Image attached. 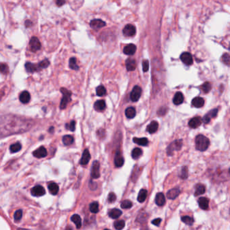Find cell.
<instances>
[{
  "instance_id": "cell-1",
  "label": "cell",
  "mask_w": 230,
  "mask_h": 230,
  "mask_svg": "<svg viewBox=\"0 0 230 230\" xmlns=\"http://www.w3.org/2000/svg\"><path fill=\"white\" fill-rule=\"evenodd\" d=\"M209 143H210V141L209 139L202 134L198 135L195 139L196 149L200 151H206L209 146Z\"/></svg>"
},
{
  "instance_id": "cell-2",
  "label": "cell",
  "mask_w": 230,
  "mask_h": 230,
  "mask_svg": "<svg viewBox=\"0 0 230 230\" xmlns=\"http://www.w3.org/2000/svg\"><path fill=\"white\" fill-rule=\"evenodd\" d=\"M60 91L61 92V93L63 94V97L61 99L60 103V108L61 109H64L67 106L68 103L70 102L72 93L65 88H61L60 89Z\"/></svg>"
},
{
  "instance_id": "cell-3",
  "label": "cell",
  "mask_w": 230,
  "mask_h": 230,
  "mask_svg": "<svg viewBox=\"0 0 230 230\" xmlns=\"http://www.w3.org/2000/svg\"><path fill=\"white\" fill-rule=\"evenodd\" d=\"M181 146H182V141H181V140H176V141H174L169 144L168 148H167V154L169 155H171V154L173 153L174 151L180 150Z\"/></svg>"
},
{
  "instance_id": "cell-4",
  "label": "cell",
  "mask_w": 230,
  "mask_h": 230,
  "mask_svg": "<svg viewBox=\"0 0 230 230\" xmlns=\"http://www.w3.org/2000/svg\"><path fill=\"white\" fill-rule=\"evenodd\" d=\"M142 89L139 86H135L130 93V99L134 102L139 101L141 96Z\"/></svg>"
},
{
  "instance_id": "cell-5",
  "label": "cell",
  "mask_w": 230,
  "mask_h": 230,
  "mask_svg": "<svg viewBox=\"0 0 230 230\" xmlns=\"http://www.w3.org/2000/svg\"><path fill=\"white\" fill-rule=\"evenodd\" d=\"M100 164L99 162L95 161L93 163V166L91 169V177L94 179L99 178L100 177Z\"/></svg>"
},
{
  "instance_id": "cell-6",
  "label": "cell",
  "mask_w": 230,
  "mask_h": 230,
  "mask_svg": "<svg viewBox=\"0 0 230 230\" xmlns=\"http://www.w3.org/2000/svg\"><path fill=\"white\" fill-rule=\"evenodd\" d=\"M30 47L32 51L36 52L39 50L41 47V44L38 38L34 36L30 41Z\"/></svg>"
},
{
  "instance_id": "cell-7",
  "label": "cell",
  "mask_w": 230,
  "mask_h": 230,
  "mask_svg": "<svg viewBox=\"0 0 230 230\" xmlns=\"http://www.w3.org/2000/svg\"><path fill=\"white\" fill-rule=\"evenodd\" d=\"M180 59L184 64L187 66H190L193 64V58L192 55L188 52H184L180 56Z\"/></svg>"
},
{
  "instance_id": "cell-8",
  "label": "cell",
  "mask_w": 230,
  "mask_h": 230,
  "mask_svg": "<svg viewBox=\"0 0 230 230\" xmlns=\"http://www.w3.org/2000/svg\"><path fill=\"white\" fill-rule=\"evenodd\" d=\"M31 194L34 196H41L45 194V190L42 186H36L31 189Z\"/></svg>"
},
{
  "instance_id": "cell-9",
  "label": "cell",
  "mask_w": 230,
  "mask_h": 230,
  "mask_svg": "<svg viewBox=\"0 0 230 230\" xmlns=\"http://www.w3.org/2000/svg\"><path fill=\"white\" fill-rule=\"evenodd\" d=\"M105 25H106V23L100 19H94L91 20V22H90V26L91 28L95 30H99L103 28Z\"/></svg>"
},
{
  "instance_id": "cell-10",
  "label": "cell",
  "mask_w": 230,
  "mask_h": 230,
  "mask_svg": "<svg viewBox=\"0 0 230 230\" xmlns=\"http://www.w3.org/2000/svg\"><path fill=\"white\" fill-rule=\"evenodd\" d=\"M123 33L126 36H132L136 33L135 27L132 24H128L124 27Z\"/></svg>"
},
{
  "instance_id": "cell-11",
  "label": "cell",
  "mask_w": 230,
  "mask_h": 230,
  "mask_svg": "<svg viewBox=\"0 0 230 230\" xmlns=\"http://www.w3.org/2000/svg\"><path fill=\"white\" fill-rule=\"evenodd\" d=\"M33 155L34 157H35L36 158H43L47 156V151L46 150L45 147L41 146L33 152Z\"/></svg>"
},
{
  "instance_id": "cell-12",
  "label": "cell",
  "mask_w": 230,
  "mask_h": 230,
  "mask_svg": "<svg viewBox=\"0 0 230 230\" xmlns=\"http://www.w3.org/2000/svg\"><path fill=\"white\" fill-rule=\"evenodd\" d=\"M90 159H91L90 153H89L88 149H85L83 152V153H82V156L81 159H80V163L82 165H86V164H88Z\"/></svg>"
},
{
  "instance_id": "cell-13",
  "label": "cell",
  "mask_w": 230,
  "mask_h": 230,
  "mask_svg": "<svg viewBox=\"0 0 230 230\" xmlns=\"http://www.w3.org/2000/svg\"><path fill=\"white\" fill-rule=\"evenodd\" d=\"M217 113H218V109H215L211 110V111H209L208 114H206L205 116H204L203 119H202V121H203L204 123H205V124L209 123V121H211V118H215V117L217 116Z\"/></svg>"
},
{
  "instance_id": "cell-14",
  "label": "cell",
  "mask_w": 230,
  "mask_h": 230,
  "mask_svg": "<svg viewBox=\"0 0 230 230\" xmlns=\"http://www.w3.org/2000/svg\"><path fill=\"white\" fill-rule=\"evenodd\" d=\"M202 124V119L200 117H195V118L191 119L188 125L192 128H196L199 127Z\"/></svg>"
},
{
  "instance_id": "cell-15",
  "label": "cell",
  "mask_w": 230,
  "mask_h": 230,
  "mask_svg": "<svg viewBox=\"0 0 230 230\" xmlns=\"http://www.w3.org/2000/svg\"><path fill=\"white\" fill-rule=\"evenodd\" d=\"M136 51V46L134 44H129L124 47V53L126 55L132 56L135 54Z\"/></svg>"
},
{
  "instance_id": "cell-16",
  "label": "cell",
  "mask_w": 230,
  "mask_h": 230,
  "mask_svg": "<svg viewBox=\"0 0 230 230\" xmlns=\"http://www.w3.org/2000/svg\"><path fill=\"white\" fill-rule=\"evenodd\" d=\"M115 165L117 167H120L122 166L124 163V157L121 156L120 152L118 151L116 153V155L115 156V160H114Z\"/></svg>"
},
{
  "instance_id": "cell-17",
  "label": "cell",
  "mask_w": 230,
  "mask_h": 230,
  "mask_svg": "<svg viewBox=\"0 0 230 230\" xmlns=\"http://www.w3.org/2000/svg\"><path fill=\"white\" fill-rule=\"evenodd\" d=\"M126 66L128 71H134L136 67V63L134 59L128 58L126 61Z\"/></svg>"
},
{
  "instance_id": "cell-18",
  "label": "cell",
  "mask_w": 230,
  "mask_h": 230,
  "mask_svg": "<svg viewBox=\"0 0 230 230\" xmlns=\"http://www.w3.org/2000/svg\"><path fill=\"white\" fill-rule=\"evenodd\" d=\"M180 190L178 188H173V189L170 190L168 191V192L167 193V197L169 199H175L178 196V195L180 194Z\"/></svg>"
},
{
  "instance_id": "cell-19",
  "label": "cell",
  "mask_w": 230,
  "mask_h": 230,
  "mask_svg": "<svg viewBox=\"0 0 230 230\" xmlns=\"http://www.w3.org/2000/svg\"><path fill=\"white\" fill-rule=\"evenodd\" d=\"M159 128V124L156 121H151V123L147 126L146 130L147 132L150 134H153V133L156 132L158 130Z\"/></svg>"
},
{
  "instance_id": "cell-20",
  "label": "cell",
  "mask_w": 230,
  "mask_h": 230,
  "mask_svg": "<svg viewBox=\"0 0 230 230\" xmlns=\"http://www.w3.org/2000/svg\"><path fill=\"white\" fill-rule=\"evenodd\" d=\"M105 107H106V104H105V101L103 100H98L94 104V108L98 111H103L105 109Z\"/></svg>"
},
{
  "instance_id": "cell-21",
  "label": "cell",
  "mask_w": 230,
  "mask_h": 230,
  "mask_svg": "<svg viewBox=\"0 0 230 230\" xmlns=\"http://www.w3.org/2000/svg\"><path fill=\"white\" fill-rule=\"evenodd\" d=\"M204 104V100L201 97L197 96L192 99V105L193 106L197 108H201L203 106Z\"/></svg>"
},
{
  "instance_id": "cell-22",
  "label": "cell",
  "mask_w": 230,
  "mask_h": 230,
  "mask_svg": "<svg viewBox=\"0 0 230 230\" xmlns=\"http://www.w3.org/2000/svg\"><path fill=\"white\" fill-rule=\"evenodd\" d=\"M155 202L158 206H163L165 203V195L161 192L157 193L155 198Z\"/></svg>"
},
{
  "instance_id": "cell-23",
  "label": "cell",
  "mask_w": 230,
  "mask_h": 230,
  "mask_svg": "<svg viewBox=\"0 0 230 230\" xmlns=\"http://www.w3.org/2000/svg\"><path fill=\"white\" fill-rule=\"evenodd\" d=\"M209 199L206 197H201L199 199V206L203 210H206L209 208Z\"/></svg>"
},
{
  "instance_id": "cell-24",
  "label": "cell",
  "mask_w": 230,
  "mask_h": 230,
  "mask_svg": "<svg viewBox=\"0 0 230 230\" xmlns=\"http://www.w3.org/2000/svg\"><path fill=\"white\" fill-rule=\"evenodd\" d=\"M184 101V95L183 94L180 93V92H178L176 93V95H174L173 102L175 105H180L183 103Z\"/></svg>"
},
{
  "instance_id": "cell-25",
  "label": "cell",
  "mask_w": 230,
  "mask_h": 230,
  "mask_svg": "<svg viewBox=\"0 0 230 230\" xmlns=\"http://www.w3.org/2000/svg\"><path fill=\"white\" fill-rule=\"evenodd\" d=\"M121 214H122V212H121V210H119L118 209H114L109 212V216L112 219H116L120 217Z\"/></svg>"
},
{
  "instance_id": "cell-26",
  "label": "cell",
  "mask_w": 230,
  "mask_h": 230,
  "mask_svg": "<svg viewBox=\"0 0 230 230\" xmlns=\"http://www.w3.org/2000/svg\"><path fill=\"white\" fill-rule=\"evenodd\" d=\"M20 101H21L22 103H27L29 102L30 99H31V95L30 93L27 91H24L20 95Z\"/></svg>"
},
{
  "instance_id": "cell-27",
  "label": "cell",
  "mask_w": 230,
  "mask_h": 230,
  "mask_svg": "<svg viewBox=\"0 0 230 230\" xmlns=\"http://www.w3.org/2000/svg\"><path fill=\"white\" fill-rule=\"evenodd\" d=\"M71 221L74 223L77 229H80V227H81V225H82L81 218H80V217L79 215H77V214L73 215L72 217H71Z\"/></svg>"
},
{
  "instance_id": "cell-28",
  "label": "cell",
  "mask_w": 230,
  "mask_h": 230,
  "mask_svg": "<svg viewBox=\"0 0 230 230\" xmlns=\"http://www.w3.org/2000/svg\"><path fill=\"white\" fill-rule=\"evenodd\" d=\"M25 68L29 72H34L39 70L38 65H36V64H34L33 63H30V62H28V63L25 64Z\"/></svg>"
},
{
  "instance_id": "cell-29",
  "label": "cell",
  "mask_w": 230,
  "mask_h": 230,
  "mask_svg": "<svg viewBox=\"0 0 230 230\" xmlns=\"http://www.w3.org/2000/svg\"><path fill=\"white\" fill-rule=\"evenodd\" d=\"M133 141L135 142L136 144H139L140 146H146L149 144V140L146 138H134L133 139Z\"/></svg>"
},
{
  "instance_id": "cell-30",
  "label": "cell",
  "mask_w": 230,
  "mask_h": 230,
  "mask_svg": "<svg viewBox=\"0 0 230 230\" xmlns=\"http://www.w3.org/2000/svg\"><path fill=\"white\" fill-rule=\"evenodd\" d=\"M146 196H147V190L145 189L140 190V191L139 193V195H138V198H137L138 201L140 202V203H142V202L145 201Z\"/></svg>"
},
{
  "instance_id": "cell-31",
  "label": "cell",
  "mask_w": 230,
  "mask_h": 230,
  "mask_svg": "<svg viewBox=\"0 0 230 230\" xmlns=\"http://www.w3.org/2000/svg\"><path fill=\"white\" fill-rule=\"evenodd\" d=\"M126 116L129 119L134 118L136 116V109L134 107H128L125 111Z\"/></svg>"
},
{
  "instance_id": "cell-32",
  "label": "cell",
  "mask_w": 230,
  "mask_h": 230,
  "mask_svg": "<svg viewBox=\"0 0 230 230\" xmlns=\"http://www.w3.org/2000/svg\"><path fill=\"white\" fill-rule=\"evenodd\" d=\"M48 189H49L50 193L53 195H56L57 194L59 191V186L56 183H51L48 186Z\"/></svg>"
},
{
  "instance_id": "cell-33",
  "label": "cell",
  "mask_w": 230,
  "mask_h": 230,
  "mask_svg": "<svg viewBox=\"0 0 230 230\" xmlns=\"http://www.w3.org/2000/svg\"><path fill=\"white\" fill-rule=\"evenodd\" d=\"M74 138L70 135H66L64 136L62 139V141H63V143L65 144V145H70L74 142Z\"/></svg>"
},
{
  "instance_id": "cell-34",
  "label": "cell",
  "mask_w": 230,
  "mask_h": 230,
  "mask_svg": "<svg viewBox=\"0 0 230 230\" xmlns=\"http://www.w3.org/2000/svg\"><path fill=\"white\" fill-rule=\"evenodd\" d=\"M142 151L141 149L139 148H135L134 149H133V151H132V157L134 159H139L140 156L142 155Z\"/></svg>"
},
{
  "instance_id": "cell-35",
  "label": "cell",
  "mask_w": 230,
  "mask_h": 230,
  "mask_svg": "<svg viewBox=\"0 0 230 230\" xmlns=\"http://www.w3.org/2000/svg\"><path fill=\"white\" fill-rule=\"evenodd\" d=\"M22 149V145L19 143V142H16V143L11 144V145L10 146V151L11 153H12L18 152L19 151H20V149Z\"/></svg>"
},
{
  "instance_id": "cell-36",
  "label": "cell",
  "mask_w": 230,
  "mask_h": 230,
  "mask_svg": "<svg viewBox=\"0 0 230 230\" xmlns=\"http://www.w3.org/2000/svg\"><path fill=\"white\" fill-rule=\"evenodd\" d=\"M205 192V187L204 186L199 184L196 188V190H195V196H199V195H201Z\"/></svg>"
},
{
  "instance_id": "cell-37",
  "label": "cell",
  "mask_w": 230,
  "mask_h": 230,
  "mask_svg": "<svg viewBox=\"0 0 230 230\" xmlns=\"http://www.w3.org/2000/svg\"><path fill=\"white\" fill-rule=\"evenodd\" d=\"M69 64H70V68L72 69V70H78L79 69V66L77 65V63H76V59L75 57H72V58H70Z\"/></svg>"
},
{
  "instance_id": "cell-38",
  "label": "cell",
  "mask_w": 230,
  "mask_h": 230,
  "mask_svg": "<svg viewBox=\"0 0 230 230\" xmlns=\"http://www.w3.org/2000/svg\"><path fill=\"white\" fill-rule=\"evenodd\" d=\"M96 95L99 96H104L105 94H106V89H105L104 86H102V85H101V86H99L97 88H96Z\"/></svg>"
},
{
  "instance_id": "cell-39",
  "label": "cell",
  "mask_w": 230,
  "mask_h": 230,
  "mask_svg": "<svg viewBox=\"0 0 230 230\" xmlns=\"http://www.w3.org/2000/svg\"><path fill=\"white\" fill-rule=\"evenodd\" d=\"M89 209L93 213H97L99 212V204L96 202H93L89 206Z\"/></svg>"
},
{
  "instance_id": "cell-40",
  "label": "cell",
  "mask_w": 230,
  "mask_h": 230,
  "mask_svg": "<svg viewBox=\"0 0 230 230\" xmlns=\"http://www.w3.org/2000/svg\"><path fill=\"white\" fill-rule=\"evenodd\" d=\"M114 227L116 229H122L125 227V221L123 220H118L114 222Z\"/></svg>"
},
{
  "instance_id": "cell-41",
  "label": "cell",
  "mask_w": 230,
  "mask_h": 230,
  "mask_svg": "<svg viewBox=\"0 0 230 230\" xmlns=\"http://www.w3.org/2000/svg\"><path fill=\"white\" fill-rule=\"evenodd\" d=\"M181 221H183L188 225H192L193 223H194V219L189 217V216H184V217L181 218Z\"/></svg>"
},
{
  "instance_id": "cell-42",
  "label": "cell",
  "mask_w": 230,
  "mask_h": 230,
  "mask_svg": "<svg viewBox=\"0 0 230 230\" xmlns=\"http://www.w3.org/2000/svg\"><path fill=\"white\" fill-rule=\"evenodd\" d=\"M201 89L204 93H208L211 89V84L210 82H204V83L202 85Z\"/></svg>"
},
{
  "instance_id": "cell-43",
  "label": "cell",
  "mask_w": 230,
  "mask_h": 230,
  "mask_svg": "<svg viewBox=\"0 0 230 230\" xmlns=\"http://www.w3.org/2000/svg\"><path fill=\"white\" fill-rule=\"evenodd\" d=\"M132 206V202L128 201V200H125L121 202V207L124 209H130Z\"/></svg>"
},
{
  "instance_id": "cell-44",
  "label": "cell",
  "mask_w": 230,
  "mask_h": 230,
  "mask_svg": "<svg viewBox=\"0 0 230 230\" xmlns=\"http://www.w3.org/2000/svg\"><path fill=\"white\" fill-rule=\"evenodd\" d=\"M180 177L181 179H186L188 178V168L186 167H183L180 173Z\"/></svg>"
},
{
  "instance_id": "cell-45",
  "label": "cell",
  "mask_w": 230,
  "mask_h": 230,
  "mask_svg": "<svg viewBox=\"0 0 230 230\" xmlns=\"http://www.w3.org/2000/svg\"><path fill=\"white\" fill-rule=\"evenodd\" d=\"M0 72L4 74H7L9 72V68L7 64H0Z\"/></svg>"
},
{
  "instance_id": "cell-46",
  "label": "cell",
  "mask_w": 230,
  "mask_h": 230,
  "mask_svg": "<svg viewBox=\"0 0 230 230\" xmlns=\"http://www.w3.org/2000/svg\"><path fill=\"white\" fill-rule=\"evenodd\" d=\"M49 66V61H48L47 59L43 60L42 61H41L40 63L38 64V67H39V70L40 69L47 68Z\"/></svg>"
},
{
  "instance_id": "cell-47",
  "label": "cell",
  "mask_w": 230,
  "mask_h": 230,
  "mask_svg": "<svg viewBox=\"0 0 230 230\" xmlns=\"http://www.w3.org/2000/svg\"><path fill=\"white\" fill-rule=\"evenodd\" d=\"M22 217V211L20 210V209L16 211L15 213H14V220L16 221H20V219H21Z\"/></svg>"
},
{
  "instance_id": "cell-48",
  "label": "cell",
  "mask_w": 230,
  "mask_h": 230,
  "mask_svg": "<svg viewBox=\"0 0 230 230\" xmlns=\"http://www.w3.org/2000/svg\"><path fill=\"white\" fill-rule=\"evenodd\" d=\"M66 127L67 129L70 130L71 131H74L75 130V128H76V122L75 121H71L70 124H68L66 125Z\"/></svg>"
},
{
  "instance_id": "cell-49",
  "label": "cell",
  "mask_w": 230,
  "mask_h": 230,
  "mask_svg": "<svg viewBox=\"0 0 230 230\" xmlns=\"http://www.w3.org/2000/svg\"><path fill=\"white\" fill-rule=\"evenodd\" d=\"M222 60H223V61H224V63L226 64L227 66H229V60H230L229 54H224V56H223V57H222Z\"/></svg>"
},
{
  "instance_id": "cell-50",
  "label": "cell",
  "mask_w": 230,
  "mask_h": 230,
  "mask_svg": "<svg viewBox=\"0 0 230 230\" xmlns=\"http://www.w3.org/2000/svg\"><path fill=\"white\" fill-rule=\"evenodd\" d=\"M116 194H115L114 192H110L109 194V196H108V201L112 203V202L116 201Z\"/></svg>"
},
{
  "instance_id": "cell-51",
  "label": "cell",
  "mask_w": 230,
  "mask_h": 230,
  "mask_svg": "<svg viewBox=\"0 0 230 230\" xmlns=\"http://www.w3.org/2000/svg\"><path fill=\"white\" fill-rule=\"evenodd\" d=\"M149 68V63L147 60H144L142 61V70L144 72H146Z\"/></svg>"
},
{
  "instance_id": "cell-52",
  "label": "cell",
  "mask_w": 230,
  "mask_h": 230,
  "mask_svg": "<svg viewBox=\"0 0 230 230\" xmlns=\"http://www.w3.org/2000/svg\"><path fill=\"white\" fill-rule=\"evenodd\" d=\"M161 222V219H160V218H157V219L152 221V224L156 225V226H159Z\"/></svg>"
},
{
  "instance_id": "cell-53",
  "label": "cell",
  "mask_w": 230,
  "mask_h": 230,
  "mask_svg": "<svg viewBox=\"0 0 230 230\" xmlns=\"http://www.w3.org/2000/svg\"><path fill=\"white\" fill-rule=\"evenodd\" d=\"M66 3L65 0H56V4L58 6H62Z\"/></svg>"
},
{
  "instance_id": "cell-54",
  "label": "cell",
  "mask_w": 230,
  "mask_h": 230,
  "mask_svg": "<svg viewBox=\"0 0 230 230\" xmlns=\"http://www.w3.org/2000/svg\"><path fill=\"white\" fill-rule=\"evenodd\" d=\"M32 22L31 21H30V20H26V22H25V25H26V27H30L32 26Z\"/></svg>"
},
{
  "instance_id": "cell-55",
  "label": "cell",
  "mask_w": 230,
  "mask_h": 230,
  "mask_svg": "<svg viewBox=\"0 0 230 230\" xmlns=\"http://www.w3.org/2000/svg\"><path fill=\"white\" fill-rule=\"evenodd\" d=\"M54 127H51V128L49 130V131L50 132H54Z\"/></svg>"
}]
</instances>
